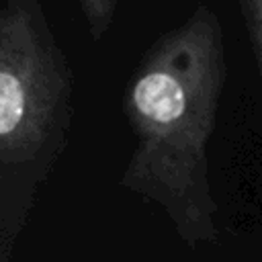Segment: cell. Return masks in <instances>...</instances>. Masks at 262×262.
<instances>
[{
	"mask_svg": "<svg viewBox=\"0 0 262 262\" xmlns=\"http://www.w3.org/2000/svg\"><path fill=\"white\" fill-rule=\"evenodd\" d=\"M72 72L41 0L0 8V196L4 219L27 211L68 143Z\"/></svg>",
	"mask_w": 262,
	"mask_h": 262,
	"instance_id": "7a4b0ae2",
	"label": "cell"
},
{
	"mask_svg": "<svg viewBox=\"0 0 262 262\" xmlns=\"http://www.w3.org/2000/svg\"><path fill=\"white\" fill-rule=\"evenodd\" d=\"M223 80L221 25L209 6H199L151 43L125 88L135 149L121 184L164 207L190 244L217 237L207 145Z\"/></svg>",
	"mask_w": 262,
	"mask_h": 262,
	"instance_id": "6da1fadb",
	"label": "cell"
},
{
	"mask_svg": "<svg viewBox=\"0 0 262 262\" xmlns=\"http://www.w3.org/2000/svg\"><path fill=\"white\" fill-rule=\"evenodd\" d=\"M237 2H239L244 20L248 25L250 41L254 47L260 76H262V0H237Z\"/></svg>",
	"mask_w": 262,
	"mask_h": 262,
	"instance_id": "277c9868",
	"label": "cell"
},
{
	"mask_svg": "<svg viewBox=\"0 0 262 262\" xmlns=\"http://www.w3.org/2000/svg\"><path fill=\"white\" fill-rule=\"evenodd\" d=\"M78 2L86 18L92 41H100L115 18L119 0H78Z\"/></svg>",
	"mask_w": 262,
	"mask_h": 262,
	"instance_id": "3957f363",
	"label": "cell"
}]
</instances>
